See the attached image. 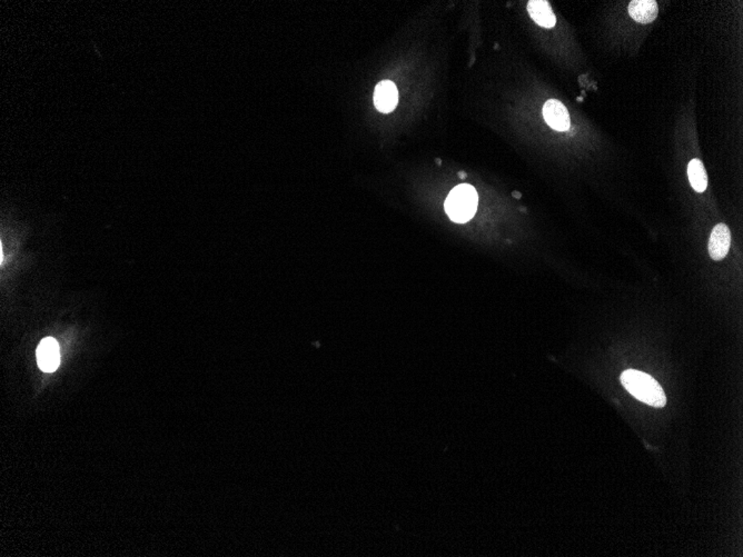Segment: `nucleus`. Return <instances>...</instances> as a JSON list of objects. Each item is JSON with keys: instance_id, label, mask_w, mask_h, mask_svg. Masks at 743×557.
<instances>
[{"instance_id": "f257e3e1", "label": "nucleus", "mask_w": 743, "mask_h": 557, "mask_svg": "<svg viewBox=\"0 0 743 557\" xmlns=\"http://www.w3.org/2000/svg\"><path fill=\"white\" fill-rule=\"evenodd\" d=\"M621 383L636 399L650 406L661 409L667 404V397L657 380L645 373L628 370L622 373Z\"/></svg>"}, {"instance_id": "f03ea898", "label": "nucleus", "mask_w": 743, "mask_h": 557, "mask_svg": "<svg viewBox=\"0 0 743 557\" xmlns=\"http://www.w3.org/2000/svg\"><path fill=\"white\" fill-rule=\"evenodd\" d=\"M479 196L473 186L463 184L451 190L446 198L444 209L447 216L460 224L471 221L476 213Z\"/></svg>"}, {"instance_id": "7ed1b4c3", "label": "nucleus", "mask_w": 743, "mask_h": 557, "mask_svg": "<svg viewBox=\"0 0 743 557\" xmlns=\"http://www.w3.org/2000/svg\"><path fill=\"white\" fill-rule=\"evenodd\" d=\"M37 363L45 373H52L60 364V351L57 341L52 337L42 339L37 347Z\"/></svg>"}, {"instance_id": "20e7f679", "label": "nucleus", "mask_w": 743, "mask_h": 557, "mask_svg": "<svg viewBox=\"0 0 743 557\" xmlns=\"http://www.w3.org/2000/svg\"><path fill=\"white\" fill-rule=\"evenodd\" d=\"M543 117L553 129L566 131L570 129L571 120L566 107L556 99H550L543 106Z\"/></svg>"}, {"instance_id": "39448f33", "label": "nucleus", "mask_w": 743, "mask_h": 557, "mask_svg": "<svg viewBox=\"0 0 743 557\" xmlns=\"http://www.w3.org/2000/svg\"><path fill=\"white\" fill-rule=\"evenodd\" d=\"M399 104V90L391 81H383L378 83L374 90V105L376 110L389 114Z\"/></svg>"}, {"instance_id": "423d86ee", "label": "nucleus", "mask_w": 743, "mask_h": 557, "mask_svg": "<svg viewBox=\"0 0 743 557\" xmlns=\"http://www.w3.org/2000/svg\"><path fill=\"white\" fill-rule=\"evenodd\" d=\"M731 245V233L725 224H718L712 230L709 240V254L713 261H721L729 253Z\"/></svg>"}, {"instance_id": "0eeeda50", "label": "nucleus", "mask_w": 743, "mask_h": 557, "mask_svg": "<svg viewBox=\"0 0 743 557\" xmlns=\"http://www.w3.org/2000/svg\"><path fill=\"white\" fill-rule=\"evenodd\" d=\"M527 11L530 16L543 28H552L556 26V15L551 8L550 4L545 0H531L527 4Z\"/></svg>"}, {"instance_id": "6e6552de", "label": "nucleus", "mask_w": 743, "mask_h": 557, "mask_svg": "<svg viewBox=\"0 0 743 557\" xmlns=\"http://www.w3.org/2000/svg\"><path fill=\"white\" fill-rule=\"evenodd\" d=\"M659 6L655 0H633L628 5L630 16L640 24H650L657 17Z\"/></svg>"}, {"instance_id": "1a4fd4ad", "label": "nucleus", "mask_w": 743, "mask_h": 557, "mask_svg": "<svg viewBox=\"0 0 743 557\" xmlns=\"http://www.w3.org/2000/svg\"><path fill=\"white\" fill-rule=\"evenodd\" d=\"M688 177L692 188L698 193H703L704 190L707 189V172L700 159L694 158L689 163Z\"/></svg>"}, {"instance_id": "9d476101", "label": "nucleus", "mask_w": 743, "mask_h": 557, "mask_svg": "<svg viewBox=\"0 0 743 557\" xmlns=\"http://www.w3.org/2000/svg\"><path fill=\"white\" fill-rule=\"evenodd\" d=\"M512 195H513L514 197L517 198V199H520V198L522 197V195L519 193V192H513V194H512Z\"/></svg>"}, {"instance_id": "9b49d317", "label": "nucleus", "mask_w": 743, "mask_h": 557, "mask_svg": "<svg viewBox=\"0 0 743 557\" xmlns=\"http://www.w3.org/2000/svg\"><path fill=\"white\" fill-rule=\"evenodd\" d=\"M459 176L462 178V180H464V178L467 177V174H465V172H460Z\"/></svg>"}, {"instance_id": "f8f14e48", "label": "nucleus", "mask_w": 743, "mask_h": 557, "mask_svg": "<svg viewBox=\"0 0 743 557\" xmlns=\"http://www.w3.org/2000/svg\"><path fill=\"white\" fill-rule=\"evenodd\" d=\"M436 163H438V165H441V159H436Z\"/></svg>"}]
</instances>
